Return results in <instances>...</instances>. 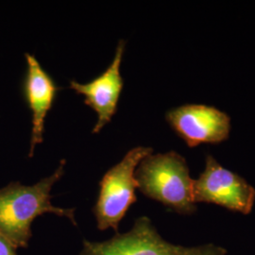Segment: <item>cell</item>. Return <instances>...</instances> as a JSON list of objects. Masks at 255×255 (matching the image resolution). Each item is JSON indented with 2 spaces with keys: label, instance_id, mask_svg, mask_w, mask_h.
<instances>
[{
  "label": "cell",
  "instance_id": "1",
  "mask_svg": "<svg viewBox=\"0 0 255 255\" xmlns=\"http://www.w3.org/2000/svg\"><path fill=\"white\" fill-rule=\"evenodd\" d=\"M65 160H62L54 173L33 185L10 182L0 189V236L14 247L26 249L32 237L34 219L52 213L69 219L77 226L75 209L60 208L51 203V189L64 176Z\"/></svg>",
  "mask_w": 255,
  "mask_h": 255
},
{
  "label": "cell",
  "instance_id": "2",
  "mask_svg": "<svg viewBox=\"0 0 255 255\" xmlns=\"http://www.w3.org/2000/svg\"><path fill=\"white\" fill-rule=\"evenodd\" d=\"M134 176L137 188L147 198L183 216L197 211L195 180L182 155L175 151L148 155L138 164Z\"/></svg>",
  "mask_w": 255,
  "mask_h": 255
},
{
  "label": "cell",
  "instance_id": "3",
  "mask_svg": "<svg viewBox=\"0 0 255 255\" xmlns=\"http://www.w3.org/2000/svg\"><path fill=\"white\" fill-rule=\"evenodd\" d=\"M151 147L137 146L128 150L124 158L111 167L100 182L98 201L93 212L98 229H114L119 233V223L129 207L137 201L135 170L140 162L152 154Z\"/></svg>",
  "mask_w": 255,
  "mask_h": 255
},
{
  "label": "cell",
  "instance_id": "4",
  "mask_svg": "<svg viewBox=\"0 0 255 255\" xmlns=\"http://www.w3.org/2000/svg\"><path fill=\"white\" fill-rule=\"evenodd\" d=\"M79 255H226L227 251L215 244L184 247L174 245L160 236L147 217L135 219L125 234L109 240L93 242L84 239Z\"/></svg>",
  "mask_w": 255,
  "mask_h": 255
},
{
  "label": "cell",
  "instance_id": "5",
  "mask_svg": "<svg viewBox=\"0 0 255 255\" xmlns=\"http://www.w3.org/2000/svg\"><path fill=\"white\" fill-rule=\"evenodd\" d=\"M194 200L196 203H213L249 215L255 205V189L245 179L207 155L205 169L194 182Z\"/></svg>",
  "mask_w": 255,
  "mask_h": 255
},
{
  "label": "cell",
  "instance_id": "6",
  "mask_svg": "<svg viewBox=\"0 0 255 255\" xmlns=\"http://www.w3.org/2000/svg\"><path fill=\"white\" fill-rule=\"evenodd\" d=\"M165 119L189 147L201 143L218 144L230 134L231 119L215 107L188 104L170 110Z\"/></svg>",
  "mask_w": 255,
  "mask_h": 255
},
{
  "label": "cell",
  "instance_id": "7",
  "mask_svg": "<svg viewBox=\"0 0 255 255\" xmlns=\"http://www.w3.org/2000/svg\"><path fill=\"white\" fill-rule=\"evenodd\" d=\"M125 46L126 42L120 40L113 63L101 76L85 84L76 81H71L69 83L72 90L85 98L84 103L98 114L99 119L93 128V133H99L117 113L123 88L120 65Z\"/></svg>",
  "mask_w": 255,
  "mask_h": 255
},
{
  "label": "cell",
  "instance_id": "8",
  "mask_svg": "<svg viewBox=\"0 0 255 255\" xmlns=\"http://www.w3.org/2000/svg\"><path fill=\"white\" fill-rule=\"evenodd\" d=\"M27 73L23 82V94L32 114V130L28 156L32 157L34 148L44 140L45 119L51 110L60 87L37 61L35 56L26 54Z\"/></svg>",
  "mask_w": 255,
  "mask_h": 255
},
{
  "label": "cell",
  "instance_id": "9",
  "mask_svg": "<svg viewBox=\"0 0 255 255\" xmlns=\"http://www.w3.org/2000/svg\"><path fill=\"white\" fill-rule=\"evenodd\" d=\"M0 255H17L16 249L0 236Z\"/></svg>",
  "mask_w": 255,
  "mask_h": 255
}]
</instances>
